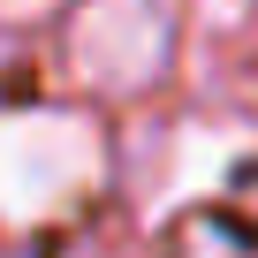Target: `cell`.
<instances>
[{
	"instance_id": "3957f363",
	"label": "cell",
	"mask_w": 258,
	"mask_h": 258,
	"mask_svg": "<svg viewBox=\"0 0 258 258\" xmlns=\"http://www.w3.org/2000/svg\"><path fill=\"white\" fill-rule=\"evenodd\" d=\"M235 145H243L235 129H205V121L167 129L160 152H152V167L137 175V182H145V213H175V205L205 198V190L220 182V167L235 160Z\"/></svg>"
},
{
	"instance_id": "277c9868",
	"label": "cell",
	"mask_w": 258,
	"mask_h": 258,
	"mask_svg": "<svg viewBox=\"0 0 258 258\" xmlns=\"http://www.w3.org/2000/svg\"><path fill=\"white\" fill-rule=\"evenodd\" d=\"M190 8H198L205 23H220V31H235V23H250V16H258V0H190Z\"/></svg>"
},
{
	"instance_id": "5b68a950",
	"label": "cell",
	"mask_w": 258,
	"mask_h": 258,
	"mask_svg": "<svg viewBox=\"0 0 258 258\" xmlns=\"http://www.w3.org/2000/svg\"><path fill=\"white\" fill-rule=\"evenodd\" d=\"M53 8H69V0H0V23H38Z\"/></svg>"
},
{
	"instance_id": "6da1fadb",
	"label": "cell",
	"mask_w": 258,
	"mask_h": 258,
	"mask_svg": "<svg viewBox=\"0 0 258 258\" xmlns=\"http://www.w3.org/2000/svg\"><path fill=\"white\" fill-rule=\"evenodd\" d=\"M114 152L84 106H0V228H53L84 213Z\"/></svg>"
},
{
	"instance_id": "7a4b0ae2",
	"label": "cell",
	"mask_w": 258,
	"mask_h": 258,
	"mask_svg": "<svg viewBox=\"0 0 258 258\" xmlns=\"http://www.w3.org/2000/svg\"><path fill=\"white\" fill-rule=\"evenodd\" d=\"M182 38L175 0H76L69 8V69L106 91V99H137L167 76Z\"/></svg>"
}]
</instances>
